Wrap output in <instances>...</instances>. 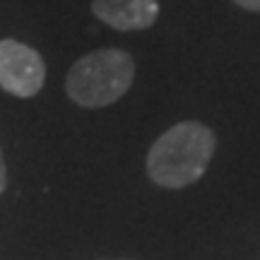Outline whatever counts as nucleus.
Wrapping results in <instances>:
<instances>
[{
	"mask_svg": "<svg viewBox=\"0 0 260 260\" xmlns=\"http://www.w3.org/2000/svg\"><path fill=\"white\" fill-rule=\"evenodd\" d=\"M217 138L207 125L183 121L161 133L147 152V174L161 188H188L200 181L214 154Z\"/></svg>",
	"mask_w": 260,
	"mask_h": 260,
	"instance_id": "nucleus-1",
	"label": "nucleus"
},
{
	"mask_svg": "<svg viewBox=\"0 0 260 260\" xmlns=\"http://www.w3.org/2000/svg\"><path fill=\"white\" fill-rule=\"evenodd\" d=\"M135 77L133 56L123 48H99L77 58L65 75V92L77 106L102 109L118 102Z\"/></svg>",
	"mask_w": 260,
	"mask_h": 260,
	"instance_id": "nucleus-2",
	"label": "nucleus"
},
{
	"mask_svg": "<svg viewBox=\"0 0 260 260\" xmlns=\"http://www.w3.org/2000/svg\"><path fill=\"white\" fill-rule=\"evenodd\" d=\"M46 82L44 58L17 39H0V89L29 99Z\"/></svg>",
	"mask_w": 260,
	"mask_h": 260,
	"instance_id": "nucleus-3",
	"label": "nucleus"
},
{
	"mask_svg": "<svg viewBox=\"0 0 260 260\" xmlns=\"http://www.w3.org/2000/svg\"><path fill=\"white\" fill-rule=\"evenodd\" d=\"M94 17L118 31L149 29L159 17L157 0H92Z\"/></svg>",
	"mask_w": 260,
	"mask_h": 260,
	"instance_id": "nucleus-4",
	"label": "nucleus"
},
{
	"mask_svg": "<svg viewBox=\"0 0 260 260\" xmlns=\"http://www.w3.org/2000/svg\"><path fill=\"white\" fill-rule=\"evenodd\" d=\"M239 8L251 10V12H260V0H234Z\"/></svg>",
	"mask_w": 260,
	"mask_h": 260,
	"instance_id": "nucleus-5",
	"label": "nucleus"
},
{
	"mask_svg": "<svg viewBox=\"0 0 260 260\" xmlns=\"http://www.w3.org/2000/svg\"><path fill=\"white\" fill-rule=\"evenodd\" d=\"M8 186V169H5V159H3V152H0V195Z\"/></svg>",
	"mask_w": 260,
	"mask_h": 260,
	"instance_id": "nucleus-6",
	"label": "nucleus"
}]
</instances>
